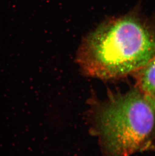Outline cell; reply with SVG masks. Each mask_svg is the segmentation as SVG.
<instances>
[{"mask_svg": "<svg viewBox=\"0 0 155 156\" xmlns=\"http://www.w3.org/2000/svg\"><path fill=\"white\" fill-rule=\"evenodd\" d=\"M155 56V31L133 16L113 18L85 37L77 55L87 76L112 80L139 70Z\"/></svg>", "mask_w": 155, "mask_h": 156, "instance_id": "obj_1", "label": "cell"}, {"mask_svg": "<svg viewBox=\"0 0 155 156\" xmlns=\"http://www.w3.org/2000/svg\"><path fill=\"white\" fill-rule=\"evenodd\" d=\"M135 74L136 87L155 106V56Z\"/></svg>", "mask_w": 155, "mask_h": 156, "instance_id": "obj_3", "label": "cell"}, {"mask_svg": "<svg viewBox=\"0 0 155 156\" xmlns=\"http://www.w3.org/2000/svg\"><path fill=\"white\" fill-rule=\"evenodd\" d=\"M88 120L106 156L150 150L155 139V106L136 87L88 101Z\"/></svg>", "mask_w": 155, "mask_h": 156, "instance_id": "obj_2", "label": "cell"}]
</instances>
